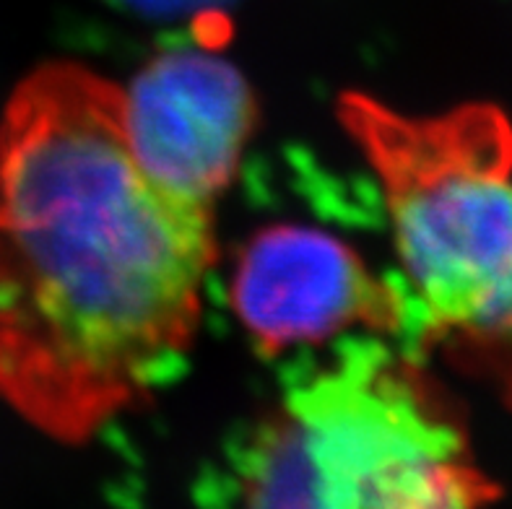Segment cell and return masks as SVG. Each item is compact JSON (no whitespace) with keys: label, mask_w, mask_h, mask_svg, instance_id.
I'll return each instance as SVG.
<instances>
[{"label":"cell","mask_w":512,"mask_h":509,"mask_svg":"<svg viewBox=\"0 0 512 509\" xmlns=\"http://www.w3.org/2000/svg\"><path fill=\"white\" fill-rule=\"evenodd\" d=\"M214 260L211 208L159 190L123 89L76 63L21 81L0 120V395L84 442L172 380Z\"/></svg>","instance_id":"obj_1"},{"label":"cell","mask_w":512,"mask_h":509,"mask_svg":"<svg viewBox=\"0 0 512 509\" xmlns=\"http://www.w3.org/2000/svg\"><path fill=\"white\" fill-rule=\"evenodd\" d=\"M237 473L240 509H481L494 497L411 361L364 333L289 374Z\"/></svg>","instance_id":"obj_2"},{"label":"cell","mask_w":512,"mask_h":509,"mask_svg":"<svg viewBox=\"0 0 512 509\" xmlns=\"http://www.w3.org/2000/svg\"><path fill=\"white\" fill-rule=\"evenodd\" d=\"M341 120L388 200L411 341L512 346V125L492 104L409 117L362 94Z\"/></svg>","instance_id":"obj_3"},{"label":"cell","mask_w":512,"mask_h":509,"mask_svg":"<svg viewBox=\"0 0 512 509\" xmlns=\"http://www.w3.org/2000/svg\"><path fill=\"white\" fill-rule=\"evenodd\" d=\"M229 297L268 354L320 346L351 328L411 341V312L398 276L377 278L346 242L315 226L260 229L237 258Z\"/></svg>","instance_id":"obj_4"},{"label":"cell","mask_w":512,"mask_h":509,"mask_svg":"<svg viewBox=\"0 0 512 509\" xmlns=\"http://www.w3.org/2000/svg\"><path fill=\"white\" fill-rule=\"evenodd\" d=\"M255 107L242 73L206 45L156 55L123 89V125L141 172L172 198L211 208L250 138Z\"/></svg>","instance_id":"obj_5"},{"label":"cell","mask_w":512,"mask_h":509,"mask_svg":"<svg viewBox=\"0 0 512 509\" xmlns=\"http://www.w3.org/2000/svg\"><path fill=\"white\" fill-rule=\"evenodd\" d=\"M115 6H123L128 11L143 13V16H159V19H172V16H216L234 0H112Z\"/></svg>","instance_id":"obj_6"}]
</instances>
